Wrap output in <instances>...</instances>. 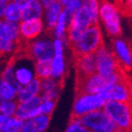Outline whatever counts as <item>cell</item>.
Listing matches in <instances>:
<instances>
[{
	"label": "cell",
	"instance_id": "6da1fadb",
	"mask_svg": "<svg viewBox=\"0 0 132 132\" xmlns=\"http://www.w3.org/2000/svg\"><path fill=\"white\" fill-rule=\"evenodd\" d=\"M95 56L97 63V73L104 77L110 84H115L116 82L123 78L120 72V65L112 48L103 44L95 53Z\"/></svg>",
	"mask_w": 132,
	"mask_h": 132
},
{
	"label": "cell",
	"instance_id": "7a4b0ae2",
	"mask_svg": "<svg viewBox=\"0 0 132 132\" xmlns=\"http://www.w3.org/2000/svg\"><path fill=\"white\" fill-rule=\"evenodd\" d=\"M103 45V32L99 24H94L82 31L78 40L71 45L74 56L95 54Z\"/></svg>",
	"mask_w": 132,
	"mask_h": 132
},
{
	"label": "cell",
	"instance_id": "3957f363",
	"mask_svg": "<svg viewBox=\"0 0 132 132\" xmlns=\"http://www.w3.org/2000/svg\"><path fill=\"white\" fill-rule=\"evenodd\" d=\"M99 22L110 37L117 38L121 35V14L116 2L112 0H101Z\"/></svg>",
	"mask_w": 132,
	"mask_h": 132
},
{
	"label": "cell",
	"instance_id": "277c9868",
	"mask_svg": "<svg viewBox=\"0 0 132 132\" xmlns=\"http://www.w3.org/2000/svg\"><path fill=\"white\" fill-rule=\"evenodd\" d=\"M103 110L109 115L117 129L132 132V104L130 102L106 101Z\"/></svg>",
	"mask_w": 132,
	"mask_h": 132
},
{
	"label": "cell",
	"instance_id": "5b68a950",
	"mask_svg": "<svg viewBox=\"0 0 132 132\" xmlns=\"http://www.w3.org/2000/svg\"><path fill=\"white\" fill-rule=\"evenodd\" d=\"M105 103L106 99L102 95L78 91L72 105V117L82 118L91 112L102 110Z\"/></svg>",
	"mask_w": 132,
	"mask_h": 132
},
{
	"label": "cell",
	"instance_id": "8992f818",
	"mask_svg": "<svg viewBox=\"0 0 132 132\" xmlns=\"http://www.w3.org/2000/svg\"><path fill=\"white\" fill-rule=\"evenodd\" d=\"M11 58L14 62L16 82L21 86L32 82L37 77L35 70L36 61L26 53V51L22 53L17 52V54Z\"/></svg>",
	"mask_w": 132,
	"mask_h": 132
},
{
	"label": "cell",
	"instance_id": "52a82bcc",
	"mask_svg": "<svg viewBox=\"0 0 132 132\" xmlns=\"http://www.w3.org/2000/svg\"><path fill=\"white\" fill-rule=\"evenodd\" d=\"M25 51L36 62L51 61L55 55L53 38L50 36H42L25 44Z\"/></svg>",
	"mask_w": 132,
	"mask_h": 132
},
{
	"label": "cell",
	"instance_id": "ba28073f",
	"mask_svg": "<svg viewBox=\"0 0 132 132\" xmlns=\"http://www.w3.org/2000/svg\"><path fill=\"white\" fill-rule=\"evenodd\" d=\"M81 119L83 123L91 132H98L102 130H111V131L117 130L115 123L109 117V115L105 113V111L103 109L91 112V113L82 117Z\"/></svg>",
	"mask_w": 132,
	"mask_h": 132
},
{
	"label": "cell",
	"instance_id": "9c48e42d",
	"mask_svg": "<svg viewBox=\"0 0 132 132\" xmlns=\"http://www.w3.org/2000/svg\"><path fill=\"white\" fill-rule=\"evenodd\" d=\"M113 84H110L104 77L99 75L98 73H94L88 76L77 77V92H88V94H99L104 95L108 89Z\"/></svg>",
	"mask_w": 132,
	"mask_h": 132
},
{
	"label": "cell",
	"instance_id": "30bf717a",
	"mask_svg": "<svg viewBox=\"0 0 132 132\" xmlns=\"http://www.w3.org/2000/svg\"><path fill=\"white\" fill-rule=\"evenodd\" d=\"M46 30L45 24L42 18L22 21L19 23V31H21V41L23 44H27L36 39L42 37Z\"/></svg>",
	"mask_w": 132,
	"mask_h": 132
},
{
	"label": "cell",
	"instance_id": "8fae6325",
	"mask_svg": "<svg viewBox=\"0 0 132 132\" xmlns=\"http://www.w3.org/2000/svg\"><path fill=\"white\" fill-rule=\"evenodd\" d=\"M112 51L115 54L118 63L126 70L132 69V50L123 39L117 37L112 42Z\"/></svg>",
	"mask_w": 132,
	"mask_h": 132
},
{
	"label": "cell",
	"instance_id": "7c38bea8",
	"mask_svg": "<svg viewBox=\"0 0 132 132\" xmlns=\"http://www.w3.org/2000/svg\"><path fill=\"white\" fill-rule=\"evenodd\" d=\"M106 101H119V102H131L132 100V91L130 86L121 78L120 81L116 82L108 89V91L103 95Z\"/></svg>",
	"mask_w": 132,
	"mask_h": 132
},
{
	"label": "cell",
	"instance_id": "4fadbf2b",
	"mask_svg": "<svg viewBox=\"0 0 132 132\" xmlns=\"http://www.w3.org/2000/svg\"><path fill=\"white\" fill-rule=\"evenodd\" d=\"M74 65L76 69L77 77H84L97 73V63L95 54L74 56Z\"/></svg>",
	"mask_w": 132,
	"mask_h": 132
},
{
	"label": "cell",
	"instance_id": "5bb4252c",
	"mask_svg": "<svg viewBox=\"0 0 132 132\" xmlns=\"http://www.w3.org/2000/svg\"><path fill=\"white\" fill-rule=\"evenodd\" d=\"M42 98L41 96H38L30 99L27 101L18 102V106L16 111V116L21 118L22 120L26 121L28 119H31L40 114V103Z\"/></svg>",
	"mask_w": 132,
	"mask_h": 132
},
{
	"label": "cell",
	"instance_id": "9a60e30c",
	"mask_svg": "<svg viewBox=\"0 0 132 132\" xmlns=\"http://www.w3.org/2000/svg\"><path fill=\"white\" fill-rule=\"evenodd\" d=\"M99 22L95 18V16L91 14V12L89 10H87L85 6L76 11L74 13L73 17L71 19L70 23V29H74L77 31H83L86 28H88L89 26L94 25V24H98Z\"/></svg>",
	"mask_w": 132,
	"mask_h": 132
},
{
	"label": "cell",
	"instance_id": "2e32d148",
	"mask_svg": "<svg viewBox=\"0 0 132 132\" xmlns=\"http://www.w3.org/2000/svg\"><path fill=\"white\" fill-rule=\"evenodd\" d=\"M62 84L61 81H58L54 77H47L41 80V98L57 100L60 96Z\"/></svg>",
	"mask_w": 132,
	"mask_h": 132
},
{
	"label": "cell",
	"instance_id": "e0dca14e",
	"mask_svg": "<svg viewBox=\"0 0 132 132\" xmlns=\"http://www.w3.org/2000/svg\"><path fill=\"white\" fill-rule=\"evenodd\" d=\"M51 121V116L39 114L38 116L24 121L22 132H45Z\"/></svg>",
	"mask_w": 132,
	"mask_h": 132
},
{
	"label": "cell",
	"instance_id": "ac0fdd59",
	"mask_svg": "<svg viewBox=\"0 0 132 132\" xmlns=\"http://www.w3.org/2000/svg\"><path fill=\"white\" fill-rule=\"evenodd\" d=\"M40 94H41V80L36 77L32 82L19 87L16 100L18 102L27 101L35 97L40 96Z\"/></svg>",
	"mask_w": 132,
	"mask_h": 132
},
{
	"label": "cell",
	"instance_id": "d6986e66",
	"mask_svg": "<svg viewBox=\"0 0 132 132\" xmlns=\"http://www.w3.org/2000/svg\"><path fill=\"white\" fill-rule=\"evenodd\" d=\"M62 11H63V5L58 1L55 2L54 4L50 5L48 8H46L44 10V14H43L42 19L45 24V28L47 31L51 32L53 29H54L55 25L57 24Z\"/></svg>",
	"mask_w": 132,
	"mask_h": 132
},
{
	"label": "cell",
	"instance_id": "ffe728a7",
	"mask_svg": "<svg viewBox=\"0 0 132 132\" xmlns=\"http://www.w3.org/2000/svg\"><path fill=\"white\" fill-rule=\"evenodd\" d=\"M0 40L22 42L21 31H19V24L11 23V22L2 19L0 22Z\"/></svg>",
	"mask_w": 132,
	"mask_h": 132
},
{
	"label": "cell",
	"instance_id": "44dd1931",
	"mask_svg": "<svg viewBox=\"0 0 132 132\" xmlns=\"http://www.w3.org/2000/svg\"><path fill=\"white\" fill-rule=\"evenodd\" d=\"M2 19L11 23L19 24L23 21V9L19 6L14 0L5 3L4 12L1 16Z\"/></svg>",
	"mask_w": 132,
	"mask_h": 132
},
{
	"label": "cell",
	"instance_id": "7402d4cb",
	"mask_svg": "<svg viewBox=\"0 0 132 132\" xmlns=\"http://www.w3.org/2000/svg\"><path fill=\"white\" fill-rule=\"evenodd\" d=\"M72 16L69 15L65 11H62L60 17H59L57 24L55 25L54 29L51 31V36L52 38H63L67 37L68 35V30L70 27V23H71Z\"/></svg>",
	"mask_w": 132,
	"mask_h": 132
},
{
	"label": "cell",
	"instance_id": "603a6c76",
	"mask_svg": "<svg viewBox=\"0 0 132 132\" xmlns=\"http://www.w3.org/2000/svg\"><path fill=\"white\" fill-rule=\"evenodd\" d=\"M52 64V77L58 81H62L67 73V60L64 55H54L51 60Z\"/></svg>",
	"mask_w": 132,
	"mask_h": 132
},
{
	"label": "cell",
	"instance_id": "cb8c5ba5",
	"mask_svg": "<svg viewBox=\"0 0 132 132\" xmlns=\"http://www.w3.org/2000/svg\"><path fill=\"white\" fill-rule=\"evenodd\" d=\"M21 87L18 83L0 81V100H16L17 92Z\"/></svg>",
	"mask_w": 132,
	"mask_h": 132
},
{
	"label": "cell",
	"instance_id": "d4e9b609",
	"mask_svg": "<svg viewBox=\"0 0 132 132\" xmlns=\"http://www.w3.org/2000/svg\"><path fill=\"white\" fill-rule=\"evenodd\" d=\"M44 6L42 3L36 0L35 2L27 5L23 9V21H29V19H37V18H43L44 14Z\"/></svg>",
	"mask_w": 132,
	"mask_h": 132
},
{
	"label": "cell",
	"instance_id": "484cf974",
	"mask_svg": "<svg viewBox=\"0 0 132 132\" xmlns=\"http://www.w3.org/2000/svg\"><path fill=\"white\" fill-rule=\"evenodd\" d=\"M36 75L40 80L52 77V64L51 61H37L35 63Z\"/></svg>",
	"mask_w": 132,
	"mask_h": 132
},
{
	"label": "cell",
	"instance_id": "4316f807",
	"mask_svg": "<svg viewBox=\"0 0 132 132\" xmlns=\"http://www.w3.org/2000/svg\"><path fill=\"white\" fill-rule=\"evenodd\" d=\"M24 126V120L18 118L16 115L11 116L9 121L2 128H0V132H22Z\"/></svg>",
	"mask_w": 132,
	"mask_h": 132
},
{
	"label": "cell",
	"instance_id": "83f0119b",
	"mask_svg": "<svg viewBox=\"0 0 132 132\" xmlns=\"http://www.w3.org/2000/svg\"><path fill=\"white\" fill-rule=\"evenodd\" d=\"M1 80L12 82V83H17L15 78V68H14V62H13L12 58H9V60L4 63V67L1 72Z\"/></svg>",
	"mask_w": 132,
	"mask_h": 132
},
{
	"label": "cell",
	"instance_id": "f1b7e54d",
	"mask_svg": "<svg viewBox=\"0 0 132 132\" xmlns=\"http://www.w3.org/2000/svg\"><path fill=\"white\" fill-rule=\"evenodd\" d=\"M17 106V100H0V113L8 116H15Z\"/></svg>",
	"mask_w": 132,
	"mask_h": 132
},
{
	"label": "cell",
	"instance_id": "f546056e",
	"mask_svg": "<svg viewBox=\"0 0 132 132\" xmlns=\"http://www.w3.org/2000/svg\"><path fill=\"white\" fill-rule=\"evenodd\" d=\"M64 132H91V131L83 123L81 118L72 117Z\"/></svg>",
	"mask_w": 132,
	"mask_h": 132
},
{
	"label": "cell",
	"instance_id": "4dcf8cb0",
	"mask_svg": "<svg viewBox=\"0 0 132 132\" xmlns=\"http://www.w3.org/2000/svg\"><path fill=\"white\" fill-rule=\"evenodd\" d=\"M56 101L52 99H42L40 103V114L51 116L56 108Z\"/></svg>",
	"mask_w": 132,
	"mask_h": 132
},
{
	"label": "cell",
	"instance_id": "1f68e13d",
	"mask_svg": "<svg viewBox=\"0 0 132 132\" xmlns=\"http://www.w3.org/2000/svg\"><path fill=\"white\" fill-rule=\"evenodd\" d=\"M101 0H84L83 6L91 12V14L99 22V10H100Z\"/></svg>",
	"mask_w": 132,
	"mask_h": 132
},
{
	"label": "cell",
	"instance_id": "d6a6232c",
	"mask_svg": "<svg viewBox=\"0 0 132 132\" xmlns=\"http://www.w3.org/2000/svg\"><path fill=\"white\" fill-rule=\"evenodd\" d=\"M83 2H84V0H69V1L63 5V11H65L69 15L73 17L74 13L83 6Z\"/></svg>",
	"mask_w": 132,
	"mask_h": 132
},
{
	"label": "cell",
	"instance_id": "836d02e7",
	"mask_svg": "<svg viewBox=\"0 0 132 132\" xmlns=\"http://www.w3.org/2000/svg\"><path fill=\"white\" fill-rule=\"evenodd\" d=\"M14 1L21 6L22 9H24V8H26L27 5H29V4H31L32 2H35L36 0H14Z\"/></svg>",
	"mask_w": 132,
	"mask_h": 132
},
{
	"label": "cell",
	"instance_id": "e575fe53",
	"mask_svg": "<svg viewBox=\"0 0 132 132\" xmlns=\"http://www.w3.org/2000/svg\"><path fill=\"white\" fill-rule=\"evenodd\" d=\"M10 117H11V116H8V115H5V114L0 113V128H2L4 125L9 121Z\"/></svg>",
	"mask_w": 132,
	"mask_h": 132
},
{
	"label": "cell",
	"instance_id": "d590c367",
	"mask_svg": "<svg viewBox=\"0 0 132 132\" xmlns=\"http://www.w3.org/2000/svg\"><path fill=\"white\" fill-rule=\"evenodd\" d=\"M41 3H42V5L44 6V9H46V8H48L50 5H52V4H54L55 2H57V0H39Z\"/></svg>",
	"mask_w": 132,
	"mask_h": 132
},
{
	"label": "cell",
	"instance_id": "8d00e7d4",
	"mask_svg": "<svg viewBox=\"0 0 132 132\" xmlns=\"http://www.w3.org/2000/svg\"><path fill=\"white\" fill-rule=\"evenodd\" d=\"M123 6H125V10L126 11L132 13V0H125L123 1Z\"/></svg>",
	"mask_w": 132,
	"mask_h": 132
},
{
	"label": "cell",
	"instance_id": "74e56055",
	"mask_svg": "<svg viewBox=\"0 0 132 132\" xmlns=\"http://www.w3.org/2000/svg\"><path fill=\"white\" fill-rule=\"evenodd\" d=\"M57 1H58V2H60L62 5H64L65 3H67V2L69 1V0H57Z\"/></svg>",
	"mask_w": 132,
	"mask_h": 132
},
{
	"label": "cell",
	"instance_id": "f35d334b",
	"mask_svg": "<svg viewBox=\"0 0 132 132\" xmlns=\"http://www.w3.org/2000/svg\"><path fill=\"white\" fill-rule=\"evenodd\" d=\"M115 132H131V131H127V130H122V129H117Z\"/></svg>",
	"mask_w": 132,
	"mask_h": 132
},
{
	"label": "cell",
	"instance_id": "ab89813d",
	"mask_svg": "<svg viewBox=\"0 0 132 132\" xmlns=\"http://www.w3.org/2000/svg\"><path fill=\"white\" fill-rule=\"evenodd\" d=\"M10 1H13V0H0V2H4V3H8Z\"/></svg>",
	"mask_w": 132,
	"mask_h": 132
},
{
	"label": "cell",
	"instance_id": "60d3db41",
	"mask_svg": "<svg viewBox=\"0 0 132 132\" xmlns=\"http://www.w3.org/2000/svg\"><path fill=\"white\" fill-rule=\"evenodd\" d=\"M98 132H115V131H111V130H102V131H98Z\"/></svg>",
	"mask_w": 132,
	"mask_h": 132
}]
</instances>
